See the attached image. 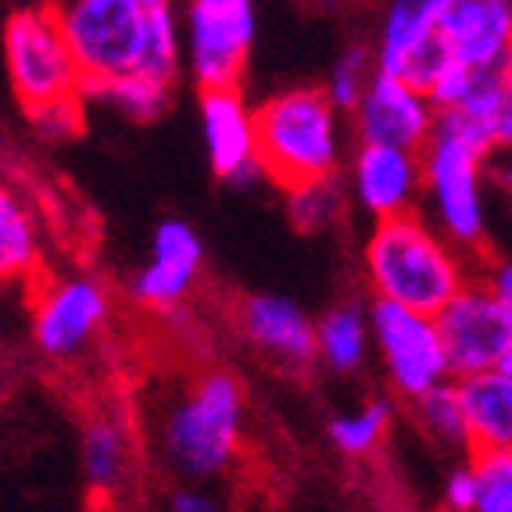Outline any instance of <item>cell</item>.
<instances>
[{
	"label": "cell",
	"mask_w": 512,
	"mask_h": 512,
	"mask_svg": "<svg viewBox=\"0 0 512 512\" xmlns=\"http://www.w3.org/2000/svg\"><path fill=\"white\" fill-rule=\"evenodd\" d=\"M362 269L376 301L434 319L473 283L470 255L419 212L373 222L362 248Z\"/></svg>",
	"instance_id": "6da1fadb"
},
{
	"label": "cell",
	"mask_w": 512,
	"mask_h": 512,
	"mask_svg": "<svg viewBox=\"0 0 512 512\" xmlns=\"http://www.w3.org/2000/svg\"><path fill=\"white\" fill-rule=\"evenodd\" d=\"M258 165L269 183L291 194L337 176L348 151L344 115L323 86H287L255 108Z\"/></svg>",
	"instance_id": "7a4b0ae2"
},
{
	"label": "cell",
	"mask_w": 512,
	"mask_h": 512,
	"mask_svg": "<svg viewBox=\"0 0 512 512\" xmlns=\"http://www.w3.org/2000/svg\"><path fill=\"white\" fill-rule=\"evenodd\" d=\"M244 434V391L226 369L197 376L162 423L165 459L190 480L219 477L233 466Z\"/></svg>",
	"instance_id": "3957f363"
},
{
	"label": "cell",
	"mask_w": 512,
	"mask_h": 512,
	"mask_svg": "<svg viewBox=\"0 0 512 512\" xmlns=\"http://www.w3.org/2000/svg\"><path fill=\"white\" fill-rule=\"evenodd\" d=\"M0 43H4L11 90L22 101L26 115L61 101H83V72L72 58L51 4L11 11Z\"/></svg>",
	"instance_id": "277c9868"
},
{
	"label": "cell",
	"mask_w": 512,
	"mask_h": 512,
	"mask_svg": "<svg viewBox=\"0 0 512 512\" xmlns=\"http://www.w3.org/2000/svg\"><path fill=\"white\" fill-rule=\"evenodd\" d=\"M86 86L137 76L144 61V0L51 4Z\"/></svg>",
	"instance_id": "5b68a950"
},
{
	"label": "cell",
	"mask_w": 512,
	"mask_h": 512,
	"mask_svg": "<svg viewBox=\"0 0 512 512\" xmlns=\"http://www.w3.org/2000/svg\"><path fill=\"white\" fill-rule=\"evenodd\" d=\"M487 158L437 129L423 151V205L455 248L473 255L487 237Z\"/></svg>",
	"instance_id": "8992f818"
},
{
	"label": "cell",
	"mask_w": 512,
	"mask_h": 512,
	"mask_svg": "<svg viewBox=\"0 0 512 512\" xmlns=\"http://www.w3.org/2000/svg\"><path fill=\"white\" fill-rule=\"evenodd\" d=\"M258 33L251 0H194L183 8V61L197 90H240Z\"/></svg>",
	"instance_id": "52a82bcc"
},
{
	"label": "cell",
	"mask_w": 512,
	"mask_h": 512,
	"mask_svg": "<svg viewBox=\"0 0 512 512\" xmlns=\"http://www.w3.org/2000/svg\"><path fill=\"white\" fill-rule=\"evenodd\" d=\"M369 323H373V351L384 362L387 384L398 398L412 405L434 387L452 384V366H448V351L434 316L373 301Z\"/></svg>",
	"instance_id": "ba28073f"
},
{
	"label": "cell",
	"mask_w": 512,
	"mask_h": 512,
	"mask_svg": "<svg viewBox=\"0 0 512 512\" xmlns=\"http://www.w3.org/2000/svg\"><path fill=\"white\" fill-rule=\"evenodd\" d=\"M111 316V294L97 276L51 280L33 301V344L54 362L79 359Z\"/></svg>",
	"instance_id": "9c48e42d"
},
{
	"label": "cell",
	"mask_w": 512,
	"mask_h": 512,
	"mask_svg": "<svg viewBox=\"0 0 512 512\" xmlns=\"http://www.w3.org/2000/svg\"><path fill=\"white\" fill-rule=\"evenodd\" d=\"M437 326H441V341L444 351H448L452 380H466V376L498 369V359H502L505 341H509L512 330V312H505L484 291V283L473 280L437 316Z\"/></svg>",
	"instance_id": "30bf717a"
},
{
	"label": "cell",
	"mask_w": 512,
	"mask_h": 512,
	"mask_svg": "<svg viewBox=\"0 0 512 512\" xmlns=\"http://www.w3.org/2000/svg\"><path fill=\"white\" fill-rule=\"evenodd\" d=\"M351 122H355L359 144L402 147V151L423 154L437 133V108L427 94H419L405 79L376 72Z\"/></svg>",
	"instance_id": "8fae6325"
},
{
	"label": "cell",
	"mask_w": 512,
	"mask_h": 512,
	"mask_svg": "<svg viewBox=\"0 0 512 512\" xmlns=\"http://www.w3.org/2000/svg\"><path fill=\"white\" fill-rule=\"evenodd\" d=\"M205 269V240L183 219H162L154 226L151 255L129 280L133 301L151 312H172L194 294Z\"/></svg>",
	"instance_id": "7c38bea8"
},
{
	"label": "cell",
	"mask_w": 512,
	"mask_h": 512,
	"mask_svg": "<svg viewBox=\"0 0 512 512\" xmlns=\"http://www.w3.org/2000/svg\"><path fill=\"white\" fill-rule=\"evenodd\" d=\"M444 47L455 65L477 76L512 72V4L509 0H444L441 8Z\"/></svg>",
	"instance_id": "4fadbf2b"
},
{
	"label": "cell",
	"mask_w": 512,
	"mask_h": 512,
	"mask_svg": "<svg viewBox=\"0 0 512 512\" xmlns=\"http://www.w3.org/2000/svg\"><path fill=\"white\" fill-rule=\"evenodd\" d=\"M351 197L373 222L412 215L423 205V154L359 144L351 154Z\"/></svg>",
	"instance_id": "5bb4252c"
},
{
	"label": "cell",
	"mask_w": 512,
	"mask_h": 512,
	"mask_svg": "<svg viewBox=\"0 0 512 512\" xmlns=\"http://www.w3.org/2000/svg\"><path fill=\"white\" fill-rule=\"evenodd\" d=\"M201 137H205L208 165L219 180L248 187L262 176L258 165L255 108L240 90H205L201 94Z\"/></svg>",
	"instance_id": "9a60e30c"
},
{
	"label": "cell",
	"mask_w": 512,
	"mask_h": 512,
	"mask_svg": "<svg viewBox=\"0 0 512 512\" xmlns=\"http://www.w3.org/2000/svg\"><path fill=\"white\" fill-rule=\"evenodd\" d=\"M237 326L251 348L280 366H308L316 359V323L283 294H248L237 305Z\"/></svg>",
	"instance_id": "2e32d148"
},
{
	"label": "cell",
	"mask_w": 512,
	"mask_h": 512,
	"mask_svg": "<svg viewBox=\"0 0 512 512\" xmlns=\"http://www.w3.org/2000/svg\"><path fill=\"white\" fill-rule=\"evenodd\" d=\"M444 0H398L391 4L380 22V40H376V72L391 79H405V72L430 51L441 26Z\"/></svg>",
	"instance_id": "e0dca14e"
},
{
	"label": "cell",
	"mask_w": 512,
	"mask_h": 512,
	"mask_svg": "<svg viewBox=\"0 0 512 512\" xmlns=\"http://www.w3.org/2000/svg\"><path fill=\"white\" fill-rule=\"evenodd\" d=\"M470 427V452H512V376L502 369L455 380Z\"/></svg>",
	"instance_id": "ac0fdd59"
},
{
	"label": "cell",
	"mask_w": 512,
	"mask_h": 512,
	"mask_svg": "<svg viewBox=\"0 0 512 512\" xmlns=\"http://www.w3.org/2000/svg\"><path fill=\"white\" fill-rule=\"evenodd\" d=\"M369 351H373V323L362 301H337L316 319V359L330 373H362Z\"/></svg>",
	"instance_id": "d6986e66"
},
{
	"label": "cell",
	"mask_w": 512,
	"mask_h": 512,
	"mask_svg": "<svg viewBox=\"0 0 512 512\" xmlns=\"http://www.w3.org/2000/svg\"><path fill=\"white\" fill-rule=\"evenodd\" d=\"M40 222L22 194L0 183V283L29 280L40 269Z\"/></svg>",
	"instance_id": "ffe728a7"
},
{
	"label": "cell",
	"mask_w": 512,
	"mask_h": 512,
	"mask_svg": "<svg viewBox=\"0 0 512 512\" xmlns=\"http://www.w3.org/2000/svg\"><path fill=\"white\" fill-rule=\"evenodd\" d=\"M129 470V437L115 416H97L83 430V473L97 495L119 491Z\"/></svg>",
	"instance_id": "44dd1931"
},
{
	"label": "cell",
	"mask_w": 512,
	"mask_h": 512,
	"mask_svg": "<svg viewBox=\"0 0 512 512\" xmlns=\"http://www.w3.org/2000/svg\"><path fill=\"white\" fill-rule=\"evenodd\" d=\"M183 69V15L169 0H144V61L140 76L169 83Z\"/></svg>",
	"instance_id": "7402d4cb"
},
{
	"label": "cell",
	"mask_w": 512,
	"mask_h": 512,
	"mask_svg": "<svg viewBox=\"0 0 512 512\" xmlns=\"http://www.w3.org/2000/svg\"><path fill=\"white\" fill-rule=\"evenodd\" d=\"M169 97H172V86L169 83H158L151 76H122V79H111V83L101 86H86L83 90V101H97L104 108L119 111L122 119L129 122H154L169 108Z\"/></svg>",
	"instance_id": "603a6c76"
},
{
	"label": "cell",
	"mask_w": 512,
	"mask_h": 512,
	"mask_svg": "<svg viewBox=\"0 0 512 512\" xmlns=\"http://www.w3.org/2000/svg\"><path fill=\"white\" fill-rule=\"evenodd\" d=\"M394 423V405L387 398H373V402L359 405V409L341 412V416L330 419V441L337 452L351 455V459H362L384 441V434Z\"/></svg>",
	"instance_id": "cb8c5ba5"
},
{
	"label": "cell",
	"mask_w": 512,
	"mask_h": 512,
	"mask_svg": "<svg viewBox=\"0 0 512 512\" xmlns=\"http://www.w3.org/2000/svg\"><path fill=\"white\" fill-rule=\"evenodd\" d=\"M412 416H416L419 430L441 448H470V427H466V412H462L455 380L412 402Z\"/></svg>",
	"instance_id": "d4e9b609"
},
{
	"label": "cell",
	"mask_w": 512,
	"mask_h": 512,
	"mask_svg": "<svg viewBox=\"0 0 512 512\" xmlns=\"http://www.w3.org/2000/svg\"><path fill=\"white\" fill-rule=\"evenodd\" d=\"M373 76H376V51H369L366 43H351L348 51H341V58L333 61L330 79H326L323 90L341 115H355V108L366 97Z\"/></svg>",
	"instance_id": "484cf974"
},
{
	"label": "cell",
	"mask_w": 512,
	"mask_h": 512,
	"mask_svg": "<svg viewBox=\"0 0 512 512\" xmlns=\"http://www.w3.org/2000/svg\"><path fill=\"white\" fill-rule=\"evenodd\" d=\"M287 212H291V222L305 233H319L326 226L341 219L344 212V187L337 176L319 183H308V187H298L287 194Z\"/></svg>",
	"instance_id": "4316f807"
},
{
	"label": "cell",
	"mask_w": 512,
	"mask_h": 512,
	"mask_svg": "<svg viewBox=\"0 0 512 512\" xmlns=\"http://www.w3.org/2000/svg\"><path fill=\"white\" fill-rule=\"evenodd\" d=\"M470 466L477 473L473 512H512V452H477Z\"/></svg>",
	"instance_id": "83f0119b"
},
{
	"label": "cell",
	"mask_w": 512,
	"mask_h": 512,
	"mask_svg": "<svg viewBox=\"0 0 512 512\" xmlns=\"http://www.w3.org/2000/svg\"><path fill=\"white\" fill-rule=\"evenodd\" d=\"M83 104L86 101H61L51 108L29 111V122L43 140H65L83 129Z\"/></svg>",
	"instance_id": "f1b7e54d"
},
{
	"label": "cell",
	"mask_w": 512,
	"mask_h": 512,
	"mask_svg": "<svg viewBox=\"0 0 512 512\" xmlns=\"http://www.w3.org/2000/svg\"><path fill=\"white\" fill-rule=\"evenodd\" d=\"M444 509L448 512H473L477 509V473H473L470 462L455 466L448 477H444Z\"/></svg>",
	"instance_id": "f546056e"
},
{
	"label": "cell",
	"mask_w": 512,
	"mask_h": 512,
	"mask_svg": "<svg viewBox=\"0 0 512 512\" xmlns=\"http://www.w3.org/2000/svg\"><path fill=\"white\" fill-rule=\"evenodd\" d=\"M480 283H484V291L491 294L505 312H512V258H498V262L487 265V273Z\"/></svg>",
	"instance_id": "4dcf8cb0"
},
{
	"label": "cell",
	"mask_w": 512,
	"mask_h": 512,
	"mask_svg": "<svg viewBox=\"0 0 512 512\" xmlns=\"http://www.w3.org/2000/svg\"><path fill=\"white\" fill-rule=\"evenodd\" d=\"M169 512H219L205 487H176L169 498Z\"/></svg>",
	"instance_id": "1f68e13d"
},
{
	"label": "cell",
	"mask_w": 512,
	"mask_h": 512,
	"mask_svg": "<svg viewBox=\"0 0 512 512\" xmlns=\"http://www.w3.org/2000/svg\"><path fill=\"white\" fill-rule=\"evenodd\" d=\"M495 180H498V187L512 194V158H502V162L495 165Z\"/></svg>",
	"instance_id": "d6a6232c"
},
{
	"label": "cell",
	"mask_w": 512,
	"mask_h": 512,
	"mask_svg": "<svg viewBox=\"0 0 512 512\" xmlns=\"http://www.w3.org/2000/svg\"><path fill=\"white\" fill-rule=\"evenodd\" d=\"M498 369H502V373H509V376H512V330H509V341H505L502 359H498Z\"/></svg>",
	"instance_id": "836d02e7"
},
{
	"label": "cell",
	"mask_w": 512,
	"mask_h": 512,
	"mask_svg": "<svg viewBox=\"0 0 512 512\" xmlns=\"http://www.w3.org/2000/svg\"><path fill=\"white\" fill-rule=\"evenodd\" d=\"M509 90H512V72H509Z\"/></svg>",
	"instance_id": "e575fe53"
}]
</instances>
